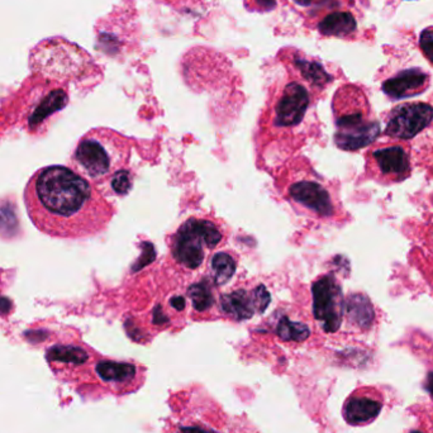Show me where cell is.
I'll list each match as a JSON object with an SVG mask.
<instances>
[{"label": "cell", "mask_w": 433, "mask_h": 433, "mask_svg": "<svg viewBox=\"0 0 433 433\" xmlns=\"http://www.w3.org/2000/svg\"><path fill=\"white\" fill-rule=\"evenodd\" d=\"M298 65L300 71L303 73L306 79L315 85H323L324 82H329V75L326 74V71L318 64L299 61Z\"/></svg>", "instance_id": "20"}, {"label": "cell", "mask_w": 433, "mask_h": 433, "mask_svg": "<svg viewBox=\"0 0 433 433\" xmlns=\"http://www.w3.org/2000/svg\"><path fill=\"white\" fill-rule=\"evenodd\" d=\"M237 262L228 252H218L210 261V273L217 285L227 284L236 273Z\"/></svg>", "instance_id": "16"}, {"label": "cell", "mask_w": 433, "mask_h": 433, "mask_svg": "<svg viewBox=\"0 0 433 433\" xmlns=\"http://www.w3.org/2000/svg\"><path fill=\"white\" fill-rule=\"evenodd\" d=\"M384 402L375 389L361 388L346 399L342 408L344 418L351 426L370 425L380 414Z\"/></svg>", "instance_id": "11"}, {"label": "cell", "mask_w": 433, "mask_h": 433, "mask_svg": "<svg viewBox=\"0 0 433 433\" xmlns=\"http://www.w3.org/2000/svg\"><path fill=\"white\" fill-rule=\"evenodd\" d=\"M288 190V198L291 202L309 210L321 218L336 216L337 204L329 187L313 178L293 181Z\"/></svg>", "instance_id": "8"}, {"label": "cell", "mask_w": 433, "mask_h": 433, "mask_svg": "<svg viewBox=\"0 0 433 433\" xmlns=\"http://www.w3.org/2000/svg\"><path fill=\"white\" fill-rule=\"evenodd\" d=\"M223 241V234L210 219L190 218L180 225L172 237V251L176 261L187 269H198L205 257V248L214 250Z\"/></svg>", "instance_id": "5"}, {"label": "cell", "mask_w": 433, "mask_h": 433, "mask_svg": "<svg viewBox=\"0 0 433 433\" xmlns=\"http://www.w3.org/2000/svg\"><path fill=\"white\" fill-rule=\"evenodd\" d=\"M309 103L308 90L299 82H289L277 98L274 112L275 125L280 128L298 126L306 116Z\"/></svg>", "instance_id": "10"}, {"label": "cell", "mask_w": 433, "mask_h": 433, "mask_svg": "<svg viewBox=\"0 0 433 433\" xmlns=\"http://www.w3.org/2000/svg\"><path fill=\"white\" fill-rule=\"evenodd\" d=\"M187 295L192 300L193 306L199 312L207 311L214 302L212 288H210V285L207 282H201L198 284L190 286L189 291H187Z\"/></svg>", "instance_id": "19"}, {"label": "cell", "mask_w": 433, "mask_h": 433, "mask_svg": "<svg viewBox=\"0 0 433 433\" xmlns=\"http://www.w3.org/2000/svg\"><path fill=\"white\" fill-rule=\"evenodd\" d=\"M277 336L285 341L302 342V341H306L311 332L306 324L291 321L288 318H283L277 324Z\"/></svg>", "instance_id": "18"}, {"label": "cell", "mask_w": 433, "mask_h": 433, "mask_svg": "<svg viewBox=\"0 0 433 433\" xmlns=\"http://www.w3.org/2000/svg\"><path fill=\"white\" fill-rule=\"evenodd\" d=\"M99 379L117 393L135 390L142 383V369L132 362L103 360L95 366Z\"/></svg>", "instance_id": "12"}, {"label": "cell", "mask_w": 433, "mask_h": 433, "mask_svg": "<svg viewBox=\"0 0 433 433\" xmlns=\"http://www.w3.org/2000/svg\"><path fill=\"white\" fill-rule=\"evenodd\" d=\"M259 10H271L277 6V0H254Z\"/></svg>", "instance_id": "23"}, {"label": "cell", "mask_w": 433, "mask_h": 433, "mask_svg": "<svg viewBox=\"0 0 433 433\" xmlns=\"http://www.w3.org/2000/svg\"><path fill=\"white\" fill-rule=\"evenodd\" d=\"M430 76L421 68L400 71L383 84V91L390 99H403L421 94L428 88Z\"/></svg>", "instance_id": "13"}, {"label": "cell", "mask_w": 433, "mask_h": 433, "mask_svg": "<svg viewBox=\"0 0 433 433\" xmlns=\"http://www.w3.org/2000/svg\"><path fill=\"white\" fill-rule=\"evenodd\" d=\"M337 147L358 151L374 142L380 133V125L374 118L365 93L355 85L337 90L332 102Z\"/></svg>", "instance_id": "3"}, {"label": "cell", "mask_w": 433, "mask_h": 433, "mask_svg": "<svg viewBox=\"0 0 433 433\" xmlns=\"http://www.w3.org/2000/svg\"><path fill=\"white\" fill-rule=\"evenodd\" d=\"M433 120V107L422 102L404 103L387 114L384 133L389 138L407 141L422 133Z\"/></svg>", "instance_id": "7"}, {"label": "cell", "mask_w": 433, "mask_h": 433, "mask_svg": "<svg viewBox=\"0 0 433 433\" xmlns=\"http://www.w3.org/2000/svg\"><path fill=\"white\" fill-rule=\"evenodd\" d=\"M411 145L400 140L374 143L365 155L366 176L381 185H393L411 176Z\"/></svg>", "instance_id": "4"}, {"label": "cell", "mask_w": 433, "mask_h": 433, "mask_svg": "<svg viewBox=\"0 0 433 433\" xmlns=\"http://www.w3.org/2000/svg\"><path fill=\"white\" fill-rule=\"evenodd\" d=\"M111 184H112L114 193L118 195H126L132 187V175L126 169L120 170L111 178Z\"/></svg>", "instance_id": "21"}, {"label": "cell", "mask_w": 433, "mask_h": 433, "mask_svg": "<svg viewBox=\"0 0 433 433\" xmlns=\"http://www.w3.org/2000/svg\"><path fill=\"white\" fill-rule=\"evenodd\" d=\"M295 3H298L299 6H303V7H309V6H315V4H321L326 0H294Z\"/></svg>", "instance_id": "25"}, {"label": "cell", "mask_w": 433, "mask_h": 433, "mask_svg": "<svg viewBox=\"0 0 433 433\" xmlns=\"http://www.w3.org/2000/svg\"><path fill=\"white\" fill-rule=\"evenodd\" d=\"M412 433H421V432H412Z\"/></svg>", "instance_id": "28"}, {"label": "cell", "mask_w": 433, "mask_h": 433, "mask_svg": "<svg viewBox=\"0 0 433 433\" xmlns=\"http://www.w3.org/2000/svg\"><path fill=\"white\" fill-rule=\"evenodd\" d=\"M23 201L33 225L53 239L95 236L107 230L114 214L89 180L61 165L35 172L24 187Z\"/></svg>", "instance_id": "1"}, {"label": "cell", "mask_w": 433, "mask_h": 433, "mask_svg": "<svg viewBox=\"0 0 433 433\" xmlns=\"http://www.w3.org/2000/svg\"><path fill=\"white\" fill-rule=\"evenodd\" d=\"M68 102V94L64 90H53L39 102V104L33 109V112L30 113V118H28L30 127H38L48 116L65 108Z\"/></svg>", "instance_id": "14"}, {"label": "cell", "mask_w": 433, "mask_h": 433, "mask_svg": "<svg viewBox=\"0 0 433 433\" xmlns=\"http://www.w3.org/2000/svg\"><path fill=\"white\" fill-rule=\"evenodd\" d=\"M427 245L430 246V248L433 251V224L431 225V228L427 232Z\"/></svg>", "instance_id": "26"}, {"label": "cell", "mask_w": 433, "mask_h": 433, "mask_svg": "<svg viewBox=\"0 0 433 433\" xmlns=\"http://www.w3.org/2000/svg\"><path fill=\"white\" fill-rule=\"evenodd\" d=\"M270 304V293L260 285L254 291H234L225 294L221 299L223 313L234 321H245L254 317L255 313H262Z\"/></svg>", "instance_id": "9"}, {"label": "cell", "mask_w": 433, "mask_h": 433, "mask_svg": "<svg viewBox=\"0 0 433 433\" xmlns=\"http://www.w3.org/2000/svg\"><path fill=\"white\" fill-rule=\"evenodd\" d=\"M427 388L430 390V396H431L433 400V374L430 375V379H428V383H427Z\"/></svg>", "instance_id": "27"}, {"label": "cell", "mask_w": 433, "mask_h": 433, "mask_svg": "<svg viewBox=\"0 0 433 433\" xmlns=\"http://www.w3.org/2000/svg\"><path fill=\"white\" fill-rule=\"evenodd\" d=\"M170 304H172V308H175L178 311H183L185 308V299L181 298V297H175V298L172 299Z\"/></svg>", "instance_id": "24"}, {"label": "cell", "mask_w": 433, "mask_h": 433, "mask_svg": "<svg viewBox=\"0 0 433 433\" xmlns=\"http://www.w3.org/2000/svg\"><path fill=\"white\" fill-rule=\"evenodd\" d=\"M313 313L315 321L327 333L337 332L344 318V294L341 285L331 275L314 282Z\"/></svg>", "instance_id": "6"}, {"label": "cell", "mask_w": 433, "mask_h": 433, "mask_svg": "<svg viewBox=\"0 0 433 433\" xmlns=\"http://www.w3.org/2000/svg\"><path fill=\"white\" fill-rule=\"evenodd\" d=\"M419 45L423 55L433 64V28H427L421 33Z\"/></svg>", "instance_id": "22"}, {"label": "cell", "mask_w": 433, "mask_h": 433, "mask_svg": "<svg viewBox=\"0 0 433 433\" xmlns=\"http://www.w3.org/2000/svg\"><path fill=\"white\" fill-rule=\"evenodd\" d=\"M318 30L324 36L344 37L356 30V21L349 12H333L322 19Z\"/></svg>", "instance_id": "15"}, {"label": "cell", "mask_w": 433, "mask_h": 433, "mask_svg": "<svg viewBox=\"0 0 433 433\" xmlns=\"http://www.w3.org/2000/svg\"><path fill=\"white\" fill-rule=\"evenodd\" d=\"M131 146L125 136L109 128H94L82 136L71 156V169L100 184L127 165Z\"/></svg>", "instance_id": "2"}, {"label": "cell", "mask_w": 433, "mask_h": 433, "mask_svg": "<svg viewBox=\"0 0 433 433\" xmlns=\"http://www.w3.org/2000/svg\"><path fill=\"white\" fill-rule=\"evenodd\" d=\"M416 163L421 165L430 179H433V128L421 136L416 143Z\"/></svg>", "instance_id": "17"}]
</instances>
